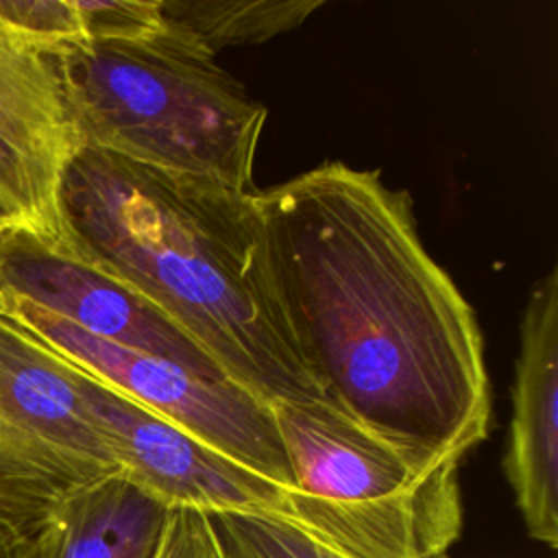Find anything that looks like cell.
<instances>
[{
  "instance_id": "1",
  "label": "cell",
  "mask_w": 558,
  "mask_h": 558,
  "mask_svg": "<svg viewBox=\"0 0 558 558\" xmlns=\"http://www.w3.org/2000/svg\"><path fill=\"white\" fill-rule=\"evenodd\" d=\"M255 198L283 316L323 399L423 453L475 449L490 427L480 325L425 251L408 192L325 161Z\"/></svg>"
},
{
  "instance_id": "2",
  "label": "cell",
  "mask_w": 558,
  "mask_h": 558,
  "mask_svg": "<svg viewBox=\"0 0 558 558\" xmlns=\"http://www.w3.org/2000/svg\"><path fill=\"white\" fill-rule=\"evenodd\" d=\"M255 194L83 146L61 183L63 251L159 307L259 401L323 399L272 283Z\"/></svg>"
},
{
  "instance_id": "3",
  "label": "cell",
  "mask_w": 558,
  "mask_h": 558,
  "mask_svg": "<svg viewBox=\"0 0 558 558\" xmlns=\"http://www.w3.org/2000/svg\"><path fill=\"white\" fill-rule=\"evenodd\" d=\"M81 144L174 174L255 192L266 107L177 31L50 52Z\"/></svg>"
},
{
  "instance_id": "4",
  "label": "cell",
  "mask_w": 558,
  "mask_h": 558,
  "mask_svg": "<svg viewBox=\"0 0 558 558\" xmlns=\"http://www.w3.org/2000/svg\"><path fill=\"white\" fill-rule=\"evenodd\" d=\"M290 525L347 558H442L462 532L460 462L392 442L323 399L270 405Z\"/></svg>"
},
{
  "instance_id": "5",
  "label": "cell",
  "mask_w": 558,
  "mask_h": 558,
  "mask_svg": "<svg viewBox=\"0 0 558 558\" xmlns=\"http://www.w3.org/2000/svg\"><path fill=\"white\" fill-rule=\"evenodd\" d=\"M113 471L72 364L0 314V514L37 536L68 493Z\"/></svg>"
},
{
  "instance_id": "6",
  "label": "cell",
  "mask_w": 558,
  "mask_h": 558,
  "mask_svg": "<svg viewBox=\"0 0 558 558\" xmlns=\"http://www.w3.org/2000/svg\"><path fill=\"white\" fill-rule=\"evenodd\" d=\"M2 314L153 414L259 475L294 488L270 405L238 384L209 379L170 360L96 338L24 299L2 294Z\"/></svg>"
},
{
  "instance_id": "7",
  "label": "cell",
  "mask_w": 558,
  "mask_h": 558,
  "mask_svg": "<svg viewBox=\"0 0 558 558\" xmlns=\"http://www.w3.org/2000/svg\"><path fill=\"white\" fill-rule=\"evenodd\" d=\"M72 373L118 469L166 506L290 523L292 488L211 449L74 364Z\"/></svg>"
},
{
  "instance_id": "8",
  "label": "cell",
  "mask_w": 558,
  "mask_h": 558,
  "mask_svg": "<svg viewBox=\"0 0 558 558\" xmlns=\"http://www.w3.org/2000/svg\"><path fill=\"white\" fill-rule=\"evenodd\" d=\"M83 148L50 52L0 15V225L63 248L61 183Z\"/></svg>"
},
{
  "instance_id": "9",
  "label": "cell",
  "mask_w": 558,
  "mask_h": 558,
  "mask_svg": "<svg viewBox=\"0 0 558 558\" xmlns=\"http://www.w3.org/2000/svg\"><path fill=\"white\" fill-rule=\"evenodd\" d=\"M0 294L24 299L96 338L229 379L192 336L133 288L24 231L0 229Z\"/></svg>"
},
{
  "instance_id": "10",
  "label": "cell",
  "mask_w": 558,
  "mask_h": 558,
  "mask_svg": "<svg viewBox=\"0 0 558 558\" xmlns=\"http://www.w3.org/2000/svg\"><path fill=\"white\" fill-rule=\"evenodd\" d=\"M504 471L534 541L558 547V268L525 303Z\"/></svg>"
},
{
  "instance_id": "11",
  "label": "cell",
  "mask_w": 558,
  "mask_h": 558,
  "mask_svg": "<svg viewBox=\"0 0 558 558\" xmlns=\"http://www.w3.org/2000/svg\"><path fill=\"white\" fill-rule=\"evenodd\" d=\"M170 506L124 471L68 493L39 527L37 558H155Z\"/></svg>"
},
{
  "instance_id": "12",
  "label": "cell",
  "mask_w": 558,
  "mask_h": 558,
  "mask_svg": "<svg viewBox=\"0 0 558 558\" xmlns=\"http://www.w3.org/2000/svg\"><path fill=\"white\" fill-rule=\"evenodd\" d=\"M323 0H161L163 24L216 54L259 44L305 22Z\"/></svg>"
},
{
  "instance_id": "13",
  "label": "cell",
  "mask_w": 558,
  "mask_h": 558,
  "mask_svg": "<svg viewBox=\"0 0 558 558\" xmlns=\"http://www.w3.org/2000/svg\"><path fill=\"white\" fill-rule=\"evenodd\" d=\"M209 521L222 558H347L279 519L222 512Z\"/></svg>"
},
{
  "instance_id": "14",
  "label": "cell",
  "mask_w": 558,
  "mask_h": 558,
  "mask_svg": "<svg viewBox=\"0 0 558 558\" xmlns=\"http://www.w3.org/2000/svg\"><path fill=\"white\" fill-rule=\"evenodd\" d=\"M0 15L46 52L85 41L76 0H0Z\"/></svg>"
},
{
  "instance_id": "15",
  "label": "cell",
  "mask_w": 558,
  "mask_h": 558,
  "mask_svg": "<svg viewBox=\"0 0 558 558\" xmlns=\"http://www.w3.org/2000/svg\"><path fill=\"white\" fill-rule=\"evenodd\" d=\"M85 41L142 39L163 28L161 0H76Z\"/></svg>"
},
{
  "instance_id": "16",
  "label": "cell",
  "mask_w": 558,
  "mask_h": 558,
  "mask_svg": "<svg viewBox=\"0 0 558 558\" xmlns=\"http://www.w3.org/2000/svg\"><path fill=\"white\" fill-rule=\"evenodd\" d=\"M155 558H222L209 514L170 508Z\"/></svg>"
},
{
  "instance_id": "17",
  "label": "cell",
  "mask_w": 558,
  "mask_h": 558,
  "mask_svg": "<svg viewBox=\"0 0 558 558\" xmlns=\"http://www.w3.org/2000/svg\"><path fill=\"white\" fill-rule=\"evenodd\" d=\"M0 558H37V541L0 514Z\"/></svg>"
},
{
  "instance_id": "18",
  "label": "cell",
  "mask_w": 558,
  "mask_h": 558,
  "mask_svg": "<svg viewBox=\"0 0 558 558\" xmlns=\"http://www.w3.org/2000/svg\"><path fill=\"white\" fill-rule=\"evenodd\" d=\"M0 314H2V294H0Z\"/></svg>"
},
{
  "instance_id": "19",
  "label": "cell",
  "mask_w": 558,
  "mask_h": 558,
  "mask_svg": "<svg viewBox=\"0 0 558 558\" xmlns=\"http://www.w3.org/2000/svg\"><path fill=\"white\" fill-rule=\"evenodd\" d=\"M0 229H2V225H0Z\"/></svg>"
}]
</instances>
